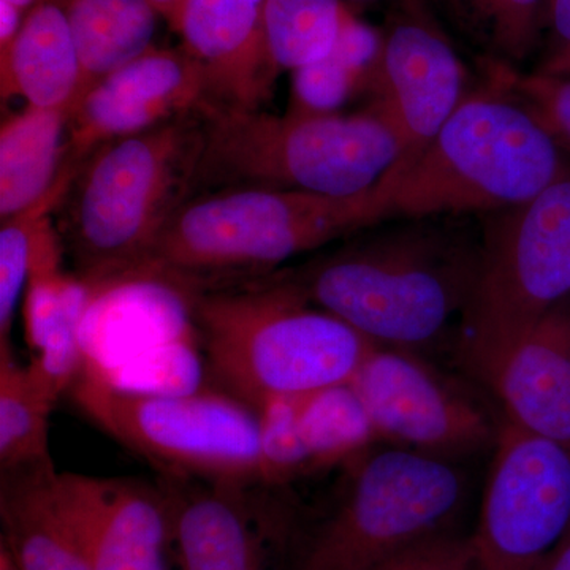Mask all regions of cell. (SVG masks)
I'll return each mask as SVG.
<instances>
[{"mask_svg":"<svg viewBox=\"0 0 570 570\" xmlns=\"http://www.w3.org/2000/svg\"><path fill=\"white\" fill-rule=\"evenodd\" d=\"M213 107L204 70L183 48H149L108 75L71 110L66 157L81 164L105 142Z\"/></svg>","mask_w":570,"mask_h":570,"instance_id":"5bb4252c","label":"cell"},{"mask_svg":"<svg viewBox=\"0 0 570 570\" xmlns=\"http://www.w3.org/2000/svg\"><path fill=\"white\" fill-rule=\"evenodd\" d=\"M69 111L26 105L0 129V219L24 212L58 181Z\"/></svg>","mask_w":570,"mask_h":570,"instance_id":"44dd1931","label":"cell"},{"mask_svg":"<svg viewBox=\"0 0 570 570\" xmlns=\"http://www.w3.org/2000/svg\"><path fill=\"white\" fill-rule=\"evenodd\" d=\"M62 245L56 227L40 238L31 276L24 291V333L32 358L29 366L50 390L67 395L86 366L82 328L105 288L70 276L61 268Z\"/></svg>","mask_w":570,"mask_h":570,"instance_id":"2e32d148","label":"cell"},{"mask_svg":"<svg viewBox=\"0 0 570 570\" xmlns=\"http://www.w3.org/2000/svg\"><path fill=\"white\" fill-rule=\"evenodd\" d=\"M6 2H9L11 6L20 9L22 13H28V11L31 10L37 2H39V0H6Z\"/></svg>","mask_w":570,"mask_h":570,"instance_id":"e575fe53","label":"cell"},{"mask_svg":"<svg viewBox=\"0 0 570 570\" xmlns=\"http://www.w3.org/2000/svg\"><path fill=\"white\" fill-rule=\"evenodd\" d=\"M56 469L2 472V543L20 570H91L52 498Z\"/></svg>","mask_w":570,"mask_h":570,"instance_id":"ffe728a7","label":"cell"},{"mask_svg":"<svg viewBox=\"0 0 570 570\" xmlns=\"http://www.w3.org/2000/svg\"><path fill=\"white\" fill-rule=\"evenodd\" d=\"M468 498L450 459L392 448L356 460L340 504L314 532L296 570H367L452 531Z\"/></svg>","mask_w":570,"mask_h":570,"instance_id":"9c48e42d","label":"cell"},{"mask_svg":"<svg viewBox=\"0 0 570 570\" xmlns=\"http://www.w3.org/2000/svg\"><path fill=\"white\" fill-rule=\"evenodd\" d=\"M149 2L153 3L154 9L159 11L160 17H163L168 24H171V22L175 21L176 14H178L183 0H149Z\"/></svg>","mask_w":570,"mask_h":570,"instance_id":"d6a6232c","label":"cell"},{"mask_svg":"<svg viewBox=\"0 0 570 570\" xmlns=\"http://www.w3.org/2000/svg\"><path fill=\"white\" fill-rule=\"evenodd\" d=\"M0 570H20L11 560L9 551L0 543Z\"/></svg>","mask_w":570,"mask_h":570,"instance_id":"836d02e7","label":"cell"},{"mask_svg":"<svg viewBox=\"0 0 570 570\" xmlns=\"http://www.w3.org/2000/svg\"><path fill=\"white\" fill-rule=\"evenodd\" d=\"M202 118L194 197L243 187L354 195L376 186L404 151L376 104L348 115L213 107Z\"/></svg>","mask_w":570,"mask_h":570,"instance_id":"277c9868","label":"cell"},{"mask_svg":"<svg viewBox=\"0 0 570 570\" xmlns=\"http://www.w3.org/2000/svg\"><path fill=\"white\" fill-rule=\"evenodd\" d=\"M504 420L570 450V299L542 317L489 385Z\"/></svg>","mask_w":570,"mask_h":570,"instance_id":"e0dca14e","label":"cell"},{"mask_svg":"<svg viewBox=\"0 0 570 570\" xmlns=\"http://www.w3.org/2000/svg\"><path fill=\"white\" fill-rule=\"evenodd\" d=\"M178 570H265L239 487L165 478Z\"/></svg>","mask_w":570,"mask_h":570,"instance_id":"ac0fdd59","label":"cell"},{"mask_svg":"<svg viewBox=\"0 0 570 570\" xmlns=\"http://www.w3.org/2000/svg\"><path fill=\"white\" fill-rule=\"evenodd\" d=\"M459 217L374 225L277 279L377 346L425 347L463 318L478 284L482 236Z\"/></svg>","mask_w":570,"mask_h":570,"instance_id":"6da1fadb","label":"cell"},{"mask_svg":"<svg viewBox=\"0 0 570 570\" xmlns=\"http://www.w3.org/2000/svg\"><path fill=\"white\" fill-rule=\"evenodd\" d=\"M570 174L561 142L519 97L489 78L469 91L393 189L390 219L499 213Z\"/></svg>","mask_w":570,"mask_h":570,"instance_id":"8992f818","label":"cell"},{"mask_svg":"<svg viewBox=\"0 0 570 570\" xmlns=\"http://www.w3.org/2000/svg\"><path fill=\"white\" fill-rule=\"evenodd\" d=\"M392 195L384 179L354 195L266 187L195 195L165 225L141 281L184 288L200 276L273 268L385 223Z\"/></svg>","mask_w":570,"mask_h":570,"instance_id":"3957f363","label":"cell"},{"mask_svg":"<svg viewBox=\"0 0 570 570\" xmlns=\"http://www.w3.org/2000/svg\"><path fill=\"white\" fill-rule=\"evenodd\" d=\"M171 29L204 70L214 107L261 110L277 78L265 39V0H183Z\"/></svg>","mask_w":570,"mask_h":570,"instance_id":"9a60e30c","label":"cell"},{"mask_svg":"<svg viewBox=\"0 0 570 570\" xmlns=\"http://www.w3.org/2000/svg\"><path fill=\"white\" fill-rule=\"evenodd\" d=\"M51 490L91 570H170L171 505L163 483L56 471Z\"/></svg>","mask_w":570,"mask_h":570,"instance_id":"4fadbf2b","label":"cell"},{"mask_svg":"<svg viewBox=\"0 0 570 570\" xmlns=\"http://www.w3.org/2000/svg\"><path fill=\"white\" fill-rule=\"evenodd\" d=\"M546 48L535 73L570 78V0H547Z\"/></svg>","mask_w":570,"mask_h":570,"instance_id":"4dcf8cb0","label":"cell"},{"mask_svg":"<svg viewBox=\"0 0 570 570\" xmlns=\"http://www.w3.org/2000/svg\"><path fill=\"white\" fill-rule=\"evenodd\" d=\"M299 433L313 471L363 456L379 439L351 382L302 393Z\"/></svg>","mask_w":570,"mask_h":570,"instance_id":"d4e9b609","label":"cell"},{"mask_svg":"<svg viewBox=\"0 0 570 570\" xmlns=\"http://www.w3.org/2000/svg\"><path fill=\"white\" fill-rule=\"evenodd\" d=\"M379 45L381 32L346 10L333 50L321 61L294 71L288 110L337 111L352 94L370 88Z\"/></svg>","mask_w":570,"mask_h":570,"instance_id":"cb8c5ba5","label":"cell"},{"mask_svg":"<svg viewBox=\"0 0 570 570\" xmlns=\"http://www.w3.org/2000/svg\"><path fill=\"white\" fill-rule=\"evenodd\" d=\"M299 396H273L257 409L261 482L284 483L313 471L299 433Z\"/></svg>","mask_w":570,"mask_h":570,"instance_id":"83f0119b","label":"cell"},{"mask_svg":"<svg viewBox=\"0 0 570 570\" xmlns=\"http://www.w3.org/2000/svg\"><path fill=\"white\" fill-rule=\"evenodd\" d=\"M491 80L508 89L540 119L561 146L570 148V78L520 73L515 67L491 62Z\"/></svg>","mask_w":570,"mask_h":570,"instance_id":"f1b7e54d","label":"cell"},{"mask_svg":"<svg viewBox=\"0 0 570 570\" xmlns=\"http://www.w3.org/2000/svg\"><path fill=\"white\" fill-rule=\"evenodd\" d=\"M80 164L63 160L58 181L37 204L24 212L2 220L0 228V343L10 341L11 326L18 303L24 294L41 232L50 223L52 214L61 205L63 195L69 189L71 178Z\"/></svg>","mask_w":570,"mask_h":570,"instance_id":"4316f807","label":"cell"},{"mask_svg":"<svg viewBox=\"0 0 570 570\" xmlns=\"http://www.w3.org/2000/svg\"><path fill=\"white\" fill-rule=\"evenodd\" d=\"M461 29L490 55L515 67L538 43L547 0H441Z\"/></svg>","mask_w":570,"mask_h":570,"instance_id":"484cf974","label":"cell"},{"mask_svg":"<svg viewBox=\"0 0 570 570\" xmlns=\"http://www.w3.org/2000/svg\"><path fill=\"white\" fill-rule=\"evenodd\" d=\"M469 535L449 531L401 551L367 570H471Z\"/></svg>","mask_w":570,"mask_h":570,"instance_id":"f546056e","label":"cell"},{"mask_svg":"<svg viewBox=\"0 0 570 570\" xmlns=\"http://www.w3.org/2000/svg\"><path fill=\"white\" fill-rule=\"evenodd\" d=\"M58 400L31 366L21 365L10 341L0 343V468L50 466V415Z\"/></svg>","mask_w":570,"mask_h":570,"instance_id":"603a6c76","label":"cell"},{"mask_svg":"<svg viewBox=\"0 0 570 570\" xmlns=\"http://www.w3.org/2000/svg\"><path fill=\"white\" fill-rule=\"evenodd\" d=\"M569 295L570 174L487 224L461 330L464 365L489 387L509 352Z\"/></svg>","mask_w":570,"mask_h":570,"instance_id":"52a82bcc","label":"cell"},{"mask_svg":"<svg viewBox=\"0 0 570 570\" xmlns=\"http://www.w3.org/2000/svg\"><path fill=\"white\" fill-rule=\"evenodd\" d=\"M67 395L124 448L165 478L246 489L261 482L257 411L234 395L151 393L119 387L86 365Z\"/></svg>","mask_w":570,"mask_h":570,"instance_id":"ba28073f","label":"cell"},{"mask_svg":"<svg viewBox=\"0 0 570 570\" xmlns=\"http://www.w3.org/2000/svg\"><path fill=\"white\" fill-rule=\"evenodd\" d=\"M61 3L80 56V100L112 71L154 47L160 14L149 0H61Z\"/></svg>","mask_w":570,"mask_h":570,"instance_id":"7402d4cb","label":"cell"},{"mask_svg":"<svg viewBox=\"0 0 570 570\" xmlns=\"http://www.w3.org/2000/svg\"><path fill=\"white\" fill-rule=\"evenodd\" d=\"M2 99L31 107L73 110L80 100L81 63L61 0H39L26 13L9 48L0 51Z\"/></svg>","mask_w":570,"mask_h":570,"instance_id":"d6986e66","label":"cell"},{"mask_svg":"<svg viewBox=\"0 0 570 570\" xmlns=\"http://www.w3.org/2000/svg\"><path fill=\"white\" fill-rule=\"evenodd\" d=\"M202 116L105 142L78 165L56 230L82 281L110 291L141 279L165 225L194 197Z\"/></svg>","mask_w":570,"mask_h":570,"instance_id":"7a4b0ae2","label":"cell"},{"mask_svg":"<svg viewBox=\"0 0 570 570\" xmlns=\"http://www.w3.org/2000/svg\"><path fill=\"white\" fill-rule=\"evenodd\" d=\"M351 385L377 438L395 448L452 460L497 442L489 412L412 352L377 346Z\"/></svg>","mask_w":570,"mask_h":570,"instance_id":"7c38bea8","label":"cell"},{"mask_svg":"<svg viewBox=\"0 0 570 570\" xmlns=\"http://www.w3.org/2000/svg\"><path fill=\"white\" fill-rule=\"evenodd\" d=\"M466 69L425 0H395L370 88L403 140L404 151L384 176L393 183L414 164L469 92Z\"/></svg>","mask_w":570,"mask_h":570,"instance_id":"8fae6325","label":"cell"},{"mask_svg":"<svg viewBox=\"0 0 570 570\" xmlns=\"http://www.w3.org/2000/svg\"><path fill=\"white\" fill-rule=\"evenodd\" d=\"M570 531V450L504 420L471 539V570H539Z\"/></svg>","mask_w":570,"mask_h":570,"instance_id":"30bf717a","label":"cell"},{"mask_svg":"<svg viewBox=\"0 0 570 570\" xmlns=\"http://www.w3.org/2000/svg\"><path fill=\"white\" fill-rule=\"evenodd\" d=\"M539 570H570V531Z\"/></svg>","mask_w":570,"mask_h":570,"instance_id":"1f68e13d","label":"cell"},{"mask_svg":"<svg viewBox=\"0 0 570 570\" xmlns=\"http://www.w3.org/2000/svg\"><path fill=\"white\" fill-rule=\"evenodd\" d=\"M213 373L257 411L266 400L347 384L377 347L279 279L245 291L181 292Z\"/></svg>","mask_w":570,"mask_h":570,"instance_id":"5b68a950","label":"cell"}]
</instances>
